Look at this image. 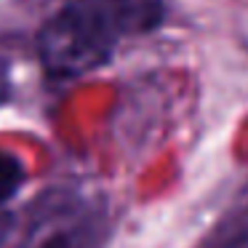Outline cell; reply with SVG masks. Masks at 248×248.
<instances>
[{"label":"cell","instance_id":"6da1fadb","mask_svg":"<svg viewBox=\"0 0 248 248\" xmlns=\"http://www.w3.org/2000/svg\"><path fill=\"white\" fill-rule=\"evenodd\" d=\"M163 14V0H64L40 32V62L51 78L86 75L123 38L155 30Z\"/></svg>","mask_w":248,"mask_h":248},{"label":"cell","instance_id":"3957f363","mask_svg":"<svg viewBox=\"0 0 248 248\" xmlns=\"http://www.w3.org/2000/svg\"><path fill=\"white\" fill-rule=\"evenodd\" d=\"M24 182V168L16 157L11 155H0V203H6L8 198L19 192Z\"/></svg>","mask_w":248,"mask_h":248},{"label":"cell","instance_id":"277c9868","mask_svg":"<svg viewBox=\"0 0 248 248\" xmlns=\"http://www.w3.org/2000/svg\"><path fill=\"white\" fill-rule=\"evenodd\" d=\"M8 93H11V78H8V67L6 62L0 59V104L8 99Z\"/></svg>","mask_w":248,"mask_h":248},{"label":"cell","instance_id":"7a4b0ae2","mask_svg":"<svg viewBox=\"0 0 248 248\" xmlns=\"http://www.w3.org/2000/svg\"><path fill=\"white\" fill-rule=\"evenodd\" d=\"M96 216L83 200L59 198L35 216L22 248H93Z\"/></svg>","mask_w":248,"mask_h":248},{"label":"cell","instance_id":"5b68a950","mask_svg":"<svg viewBox=\"0 0 248 248\" xmlns=\"http://www.w3.org/2000/svg\"><path fill=\"white\" fill-rule=\"evenodd\" d=\"M8 232H11V216H8V214H3V211H0V246L6 243Z\"/></svg>","mask_w":248,"mask_h":248}]
</instances>
